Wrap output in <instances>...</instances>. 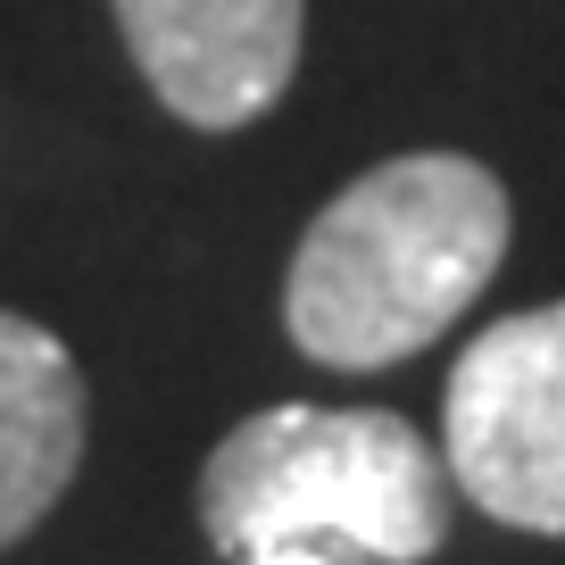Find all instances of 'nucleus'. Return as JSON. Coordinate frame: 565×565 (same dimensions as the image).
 Wrapping results in <instances>:
<instances>
[{"label": "nucleus", "mask_w": 565, "mask_h": 565, "mask_svg": "<svg viewBox=\"0 0 565 565\" xmlns=\"http://www.w3.org/2000/svg\"><path fill=\"white\" fill-rule=\"evenodd\" d=\"M458 499L515 532H565V300L515 308L458 350L441 391Z\"/></svg>", "instance_id": "3"}, {"label": "nucleus", "mask_w": 565, "mask_h": 565, "mask_svg": "<svg viewBox=\"0 0 565 565\" xmlns=\"http://www.w3.org/2000/svg\"><path fill=\"white\" fill-rule=\"evenodd\" d=\"M242 565H350V548H324V541H275V548H249Z\"/></svg>", "instance_id": "6"}, {"label": "nucleus", "mask_w": 565, "mask_h": 565, "mask_svg": "<svg viewBox=\"0 0 565 565\" xmlns=\"http://www.w3.org/2000/svg\"><path fill=\"white\" fill-rule=\"evenodd\" d=\"M108 9L141 84L200 134L266 117L300 75L308 0H108Z\"/></svg>", "instance_id": "4"}, {"label": "nucleus", "mask_w": 565, "mask_h": 565, "mask_svg": "<svg viewBox=\"0 0 565 565\" xmlns=\"http://www.w3.org/2000/svg\"><path fill=\"white\" fill-rule=\"evenodd\" d=\"M508 183L466 150L383 159L317 209L282 275V333L317 366L366 374L433 350L508 258Z\"/></svg>", "instance_id": "1"}, {"label": "nucleus", "mask_w": 565, "mask_h": 565, "mask_svg": "<svg viewBox=\"0 0 565 565\" xmlns=\"http://www.w3.org/2000/svg\"><path fill=\"white\" fill-rule=\"evenodd\" d=\"M84 466V374L51 324L0 308V548L25 541Z\"/></svg>", "instance_id": "5"}, {"label": "nucleus", "mask_w": 565, "mask_h": 565, "mask_svg": "<svg viewBox=\"0 0 565 565\" xmlns=\"http://www.w3.org/2000/svg\"><path fill=\"white\" fill-rule=\"evenodd\" d=\"M458 482L399 407H258L200 466V532L225 557L324 541L374 565H424L449 541Z\"/></svg>", "instance_id": "2"}]
</instances>
